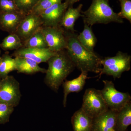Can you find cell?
<instances>
[{"label":"cell","mask_w":131,"mask_h":131,"mask_svg":"<svg viewBox=\"0 0 131 131\" xmlns=\"http://www.w3.org/2000/svg\"><path fill=\"white\" fill-rule=\"evenodd\" d=\"M67 45L66 50L75 68L81 71L99 74L101 58L95 52L87 50L77 39L75 32L66 31Z\"/></svg>","instance_id":"6da1fadb"},{"label":"cell","mask_w":131,"mask_h":131,"mask_svg":"<svg viewBox=\"0 0 131 131\" xmlns=\"http://www.w3.org/2000/svg\"><path fill=\"white\" fill-rule=\"evenodd\" d=\"M45 82L53 91L57 92L67 77L75 67L66 50L56 52L48 61Z\"/></svg>","instance_id":"7a4b0ae2"},{"label":"cell","mask_w":131,"mask_h":131,"mask_svg":"<svg viewBox=\"0 0 131 131\" xmlns=\"http://www.w3.org/2000/svg\"><path fill=\"white\" fill-rule=\"evenodd\" d=\"M81 13L84 24L91 27L95 24L123 22V19L110 6L109 0H92L89 8Z\"/></svg>","instance_id":"3957f363"},{"label":"cell","mask_w":131,"mask_h":131,"mask_svg":"<svg viewBox=\"0 0 131 131\" xmlns=\"http://www.w3.org/2000/svg\"><path fill=\"white\" fill-rule=\"evenodd\" d=\"M131 56L127 53L119 51L113 57H105L101 60L102 68L98 75L112 76L115 80L119 78L122 73L131 69Z\"/></svg>","instance_id":"277c9868"},{"label":"cell","mask_w":131,"mask_h":131,"mask_svg":"<svg viewBox=\"0 0 131 131\" xmlns=\"http://www.w3.org/2000/svg\"><path fill=\"white\" fill-rule=\"evenodd\" d=\"M81 108L93 118L109 109L100 90L93 88L86 90L83 96Z\"/></svg>","instance_id":"5b68a950"},{"label":"cell","mask_w":131,"mask_h":131,"mask_svg":"<svg viewBox=\"0 0 131 131\" xmlns=\"http://www.w3.org/2000/svg\"><path fill=\"white\" fill-rule=\"evenodd\" d=\"M103 82L104 87L100 91L108 109L118 112L131 101L130 94L118 91L112 81L103 80Z\"/></svg>","instance_id":"8992f818"},{"label":"cell","mask_w":131,"mask_h":131,"mask_svg":"<svg viewBox=\"0 0 131 131\" xmlns=\"http://www.w3.org/2000/svg\"><path fill=\"white\" fill-rule=\"evenodd\" d=\"M21 97L20 84L13 76L8 75L0 80V102L15 107Z\"/></svg>","instance_id":"52a82bcc"},{"label":"cell","mask_w":131,"mask_h":131,"mask_svg":"<svg viewBox=\"0 0 131 131\" xmlns=\"http://www.w3.org/2000/svg\"><path fill=\"white\" fill-rule=\"evenodd\" d=\"M40 31L50 50L56 53L66 50L67 45L66 31L61 26H43Z\"/></svg>","instance_id":"ba28073f"},{"label":"cell","mask_w":131,"mask_h":131,"mask_svg":"<svg viewBox=\"0 0 131 131\" xmlns=\"http://www.w3.org/2000/svg\"><path fill=\"white\" fill-rule=\"evenodd\" d=\"M42 27L43 24L40 16L31 13L26 15L19 25L15 34L24 43L40 30Z\"/></svg>","instance_id":"9c48e42d"},{"label":"cell","mask_w":131,"mask_h":131,"mask_svg":"<svg viewBox=\"0 0 131 131\" xmlns=\"http://www.w3.org/2000/svg\"><path fill=\"white\" fill-rule=\"evenodd\" d=\"M68 5L67 3H58L46 9L40 14L43 27H56L60 25Z\"/></svg>","instance_id":"30bf717a"},{"label":"cell","mask_w":131,"mask_h":131,"mask_svg":"<svg viewBox=\"0 0 131 131\" xmlns=\"http://www.w3.org/2000/svg\"><path fill=\"white\" fill-rule=\"evenodd\" d=\"M55 53L48 48H30L22 47L16 50L13 54L15 57H18L30 59L39 64L47 62L48 60Z\"/></svg>","instance_id":"8fae6325"},{"label":"cell","mask_w":131,"mask_h":131,"mask_svg":"<svg viewBox=\"0 0 131 131\" xmlns=\"http://www.w3.org/2000/svg\"><path fill=\"white\" fill-rule=\"evenodd\" d=\"M117 112L116 111L108 109L94 118L91 131H117Z\"/></svg>","instance_id":"7c38bea8"},{"label":"cell","mask_w":131,"mask_h":131,"mask_svg":"<svg viewBox=\"0 0 131 131\" xmlns=\"http://www.w3.org/2000/svg\"><path fill=\"white\" fill-rule=\"evenodd\" d=\"M20 12L0 13V29L10 34L15 33L26 15Z\"/></svg>","instance_id":"4fadbf2b"},{"label":"cell","mask_w":131,"mask_h":131,"mask_svg":"<svg viewBox=\"0 0 131 131\" xmlns=\"http://www.w3.org/2000/svg\"><path fill=\"white\" fill-rule=\"evenodd\" d=\"M81 74L77 78L71 80H65L62 83L63 88L64 98L63 105L66 106L67 98L68 95L71 93H78L83 89L86 80L90 77H88V72L81 71Z\"/></svg>","instance_id":"5bb4252c"},{"label":"cell","mask_w":131,"mask_h":131,"mask_svg":"<svg viewBox=\"0 0 131 131\" xmlns=\"http://www.w3.org/2000/svg\"><path fill=\"white\" fill-rule=\"evenodd\" d=\"M83 5L80 4L77 7H69L66 11L60 26L66 31L75 32L74 29L75 23L81 16H82V9Z\"/></svg>","instance_id":"9a60e30c"},{"label":"cell","mask_w":131,"mask_h":131,"mask_svg":"<svg viewBox=\"0 0 131 131\" xmlns=\"http://www.w3.org/2000/svg\"><path fill=\"white\" fill-rule=\"evenodd\" d=\"M16 70L18 73L32 74L37 73H46V69L41 68L38 64L30 59L15 57Z\"/></svg>","instance_id":"2e32d148"},{"label":"cell","mask_w":131,"mask_h":131,"mask_svg":"<svg viewBox=\"0 0 131 131\" xmlns=\"http://www.w3.org/2000/svg\"><path fill=\"white\" fill-rule=\"evenodd\" d=\"M93 119L81 108L77 110L71 119L74 131H92Z\"/></svg>","instance_id":"e0dca14e"},{"label":"cell","mask_w":131,"mask_h":131,"mask_svg":"<svg viewBox=\"0 0 131 131\" xmlns=\"http://www.w3.org/2000/svg\"><path fill=\"white\" fill-rule=\"evenodd\" d=\"M91 27L84 24L83 30L77 35L78 41L88 50L94 52V48L97 42V39L91 29Z\"/></svg>","instance_id":"ac0fdd59"},{"label":"cell","mask_w":131,"mask_h":131,"mask_svg":"<svg viewBox=\"0 0 131 131\" xmlns=\"http://www.w3.org/2000/svg\"><path fill=\"white\" fill-rule=\"evenodd\" d=\"M131 124V101L117 112L116 117L117 131H126Z\"/></svg>","instance_id":"d6986e66"},{"label":"cell","mask_w":131,"mask_h":131,"mask_svg":"<svg viewBox=\"0 0 131 131\" xmlns=\"http://www.w3.org/2000/svg\"><path fill=\"white\" fill-rule=\"evenodd\" d=\"M23 47L21 39L15 33L10 34L0 44V47L5 51L17 50Z\"/></svg>","instance_id":"ffe728a7"},{"label":"cell","mask_w":131,"mask_h":131,"mask_svg":"<svg viewBox=\"0 0 131 131\" xmlns=\"http://www.w3.org/2000/svg\"><path fill=\"white\" fill-rule=\"evenodd\" d=\"M14 70H16L15 59L8 54L3 55L0 64V79L6 77Z\"/></svg>","instance_id":"44dd1931"},{"label":"cell","mask_w":131,"mask_h":131,"mask_svg":"<svg viewBox=\"0 0 131 131\" xmlns=\"http://www.w3.org/2000/svg\"><path fill=\"white\" fill-rule=\"evenodd\" d=\"M23 47L39 49L47 48V44L40 30L24 42Z\"/></svg>","instance_id":"7402d4cb"},{"label":"cell","mask_w":131,"mask_h":131,"mask_svg":"<svg viewBox=\"0 0 131 131\" xmlns=\"http://www.w3.org/2000/svg\"><path fill=\"white\" fill-rule=\"evenodd\" d=\"M20 12L26 14L32 12L39 0H14Z\"/></svg>","instance_id":"603a6c76"},{"label":"cell","mask_w":131,"mask_h":131,"mask_svg":"<svg viewBox=\"0 0 131 131\" xmlns=\"http://www.w3.org/2000/svg\"><path fill=\"white\" fill-rule=\"evenodd\" d=\"M63 1L65 0H39L31 13L39 15L42 12L52 5Z\"/></svg>","instance_id":"cb8c5ba5"},{"label":"cell","mask_w":131,"mask_h":131,"mask_svg":"<svg viewBox=\"0 0 131 131\" xmlns=\"http://www.w3.org/2000/svg\"><path fill=\"white\" fill-rule=\"evenodd\" d=\"M121 11L118 15L121 18L127 20L131 23V0H119Z\"/></svg>","instance_id":"d4e9b609"},{"label":"cell","mask_w":131,"mask_h":131,"mask_svg":"<svg viewBox=\"0 0 131 131\" xmlns=\"http://www.w3.org/2000/svg\"><path fill=\"white\" fill-rule=\"evenodd\" d=\"M14 107L7 103L0 102V124H5L9 121Z\"/></svg>","instance_id":"484cf974"},{"label":"cell","mask_w":131,"mask_h":131,"mask_svg":"<svg viewBox=\"0 0 131 131\" xmlns=\"http://www.w3.org/2000/svg\"><path fill=\"white\" fill-rule=\"evenodd\" d=\"M19 12L20 11L14 0H0V12L10 13Z\"/></svg>","instance_id":"4316f807"},{"label":"cell","mask_w":131,"mask_h":131,"mask_svg":"<svg viewBox=\"0 0 131 131\" xmlns=\"http://www.w3.org/2000/svg\"><path fill=\"white\" fill-rule=\"evenodd\" d=\"M81 0H65L66 2L67 3L69 7L73 6V5L76 3L78 2Z\"/></svg>","instance_id":"83f0119b"},{"label":"cell","mask_w":131,"mask_h":131,"mask_svg":"<svg viewBox=\"0 0 131 131\" xmlns=\"http://www.w3.org/2000/svg\"><path fill=\"white\" fill-rule=\"evenodd\" d=\"M1 57H0V64L1 63Z\"/></svg>","instance_id":"f1b7e54d"},{"label":"cell","mask_w":131,"mask_h":131,"mask_svg":"<svg viewBox=\"0 0 131 131\" xmlns=\"http://www.w3.org/2000/svg\"><path fill=\"white\" fill-rule=\"evenodd\" d=\"M1 50H0V54H1Z\"/></svg>","instance_id":"f546056e"},{"label":"cell","mask_w":131,"mask_h":131,"mask_svg":"<svg viewBox=\"0 0 131 131\" xmlns=\"http://www.w3.org/2000/svg\"><path fill=\"white\" fill-rule=\"evenodd\" d=\"M0 13H1V12H0Z\"/></svg>","instance_id":"4dcf8cb0"},{"label":"cell","mask_w":131,"mask_h":131,"mask_svg":"<svg viewBox=\"0 0 131 131\" xmlns=\"http://www.w3.org/2000/svg\"><path fill=\"white\" fill-rule=\"evenodd\" d=\"M0 80H1V79H0Z\"/></svg>","instance_id":"1f68e13d"}]
</instances>
